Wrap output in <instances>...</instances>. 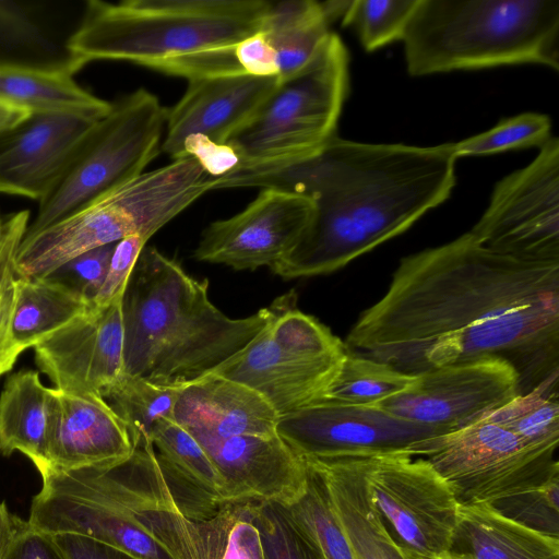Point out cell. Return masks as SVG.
Instances as JSON below:
<instances>
[{"mask_svg": "<svg viewBox=\"0 0 559 559\" xmlns=\"http://www.w3.org/2000/svg\"><path fill=\"white\" fill-rule=\"evenodd\" d=\"M251 504L246 503L230 527L221 559H264L260 534L252 520Z\"/></svg>", "mask_w": 559, "mask_h": 559, "instance_id": "44", "label": "cell"}, {"mask_svg": "<svg viewBox=\"0 0 559 559\" xmlns=\"http://www.w3.org/2000/svg\"><path fill=\"white\" fill-rule=\"evenodd\" d=\"M53 536L66 559H135L116 547L83 535L58 534Z\"/></svg>", "mask_w": 559, "mask_h": 559, "instance_id": "45", "label": "cell"}, {"mask_svg": "<svg viewBox=\"0 0 559 559\" xmlns=\"http://www.w3.org/2000/svg\"><path fill=\"white\" fill-rule=\"evenodd\" d=\"M322 2L292 0L272 4L259 31L274 52L278 79H284L314 55L331 33Z\"/></svg>", "mask_w": 559, "mask_h": 559, "instance_id": "28", "label": "cell"}, {"mask_svg": "<svg viewBox=\"0 0 559 559\" xmlns=\"http://www.w3.org/2000/svg\"><path fill=\"white\" fill-rule=\"evenodd\" d=\"M135 445L124 421L102 395L52 389L48 468L109 465L129 457Z\"/></svg>", "mask_w": 559, "mask_h": 559, "instance_id": "21", "label": "cell"}, {"mask_svg": "<svg viewBox=\"0 0 559 559\" xmlns=\"http://www.w3.org/2000/svg\"><path fill=\"white\" fill-rule=\"evenodd\" d=\"M484 247L526 261H559V140L506 176L469 230Z\"/></svg>", "mask_w": 559, "mask_h": 559, "instance_id": "13", "label": "cell"}, {"mask_svg": "<svg viewBox=\"0 0 559 559\" xmlns=\"http://www.w3.org/2000/svg\"><path fill=\"white\" fill-rule=\"evenodd\" d=\"M520 394L515 369L497 357L450 365L415 376L379 408L447 432L477 421Z\"/></svg>", "mask_w": 559, "mask_h": 559, "instance_id": "14", "label": "cell"}, {"mask_svg": "<svg viewBox=\"0 0 559 559\" xmlns=\"http://www.w3.org/2000/svg\"><path fill=\"white\" fill-rule=\"evenodd\" d=\"M145 243L146 241L136 235L116 242L104 282L93 300L94 307H107L122 299Z\"/></svg>", "mask_w": 559, "mask_h": 559, "instance_id": "42", "label": "cell"}, {"mask_svg": "<svg viewBox=\"0 0 559 559\" xmlns=\"http://www.w3.org/2000/svg\"><path fill=\"white\" fill-rule=\"evenodd\" d=\"M271 5L264 0H88L67 48L80 69L110 59L157 70L254 35Z\"/></svg>", "mask_w": 559, "mask_h": 559, "instance_id": "5", "label": "cell"}, {"mask_svg": "<svg viewBox=\"0 0 559 559\" xmlns=\"http://www.w3.org/2000/svg\"><path fill=\"white\" fill-rule=\"evenodd\" d=\"M179 388L122 373L102 396L124 421L138 443L141 438L151 441L156 429L175 421Z\"/></svg>", "mask_w": 559, "mask_h": 559, "instance_id": "32", "label": "cell"}, {"mask_svg": "<svg viewBox=\"0 0 559 559\" xmlns=\"http://www.w3.org/2000/svg\"><path fill=\"white\" fill-rule=\"evenodd\" d=\"M406 452L426 460L438 472L459 506L493 503L559 475L556 452L532 448L485 418L415 442Z\"/></svg>", "mask_w": 559, "mask_h": 559, "instance_id": "11", "label": "cell"}, {"mask_svg": "<svg viewBox=\"0 0 559 559\" xmlns=\"http://www.w3.org/2000/svg\"><path fill=\"white\" fill-rule=\"evenodd\" d=\"M277 435L302 459L406 451L447 431L415 424L376 405L317 402L280 416Z\"/></svg>", "mask_w": 559, "mask_h": 559, "instance_id": "15", "label": "cell"}, {"mask_svg": "<svg viewBox=\"0 0 559 559\" xmlns=\"http://www.w3.org/2000/svg\"><path fill=\"white\" fill-rule=\"evenodd\" d=\"M407 72L537 63L559 69L558 0H418L403 38Z\"/></svg>", "mask_w": 559, "mask_h": 559, "instance_id": "6", "label": "cell"}, {"mask_svg": "<svg viewBox=\"0 0 559 559\" xmlns=\"http://www.w3.org/2000/svg\"><path fill=\"white\" fill-rule=\"evenodd\" d=\"M39 474L41 488L28 519L33 526L51 535H83L135 559H221L246 506H227L205 521L186 516L152 442L143 438L122 461Z\"/></svg>", "mask_w": 559, "mask_h": 559, "instance_id": "3", "label": "cell"}, {"mask_svg": "<svg viewBox=\"0 0 559 559\" xmlns=\"http://www.w3.org/2000/svg\"><path fill=\"white\" fill-rule=\"evenodd\" d=\"M364 455L305 461L323 478L355 559H405L370 500Z\"/></svg>", "mask_w": 559, "mask_h": 559, "instance_id": "23", "label": "cell"}, {"mask_svg": "<svg viewBox=\"0 0 559 559\" xmlns=\"http://www.w3.org/2000/svg\"><path fill=\"white\" fill-rule=\"evenodd\" d=\"M166 116L158 98L144 88L111 103L109 111L82 140L60 178L38 201L24 237L143 174L162 147Z\"/></svg>", "mask_w": 559, "mask_h": 559, "instance_id": "10", "label": "cell"}, {"mask_svg": "<svg viewBox=\"0 0 559 559\" xmlns=\"http://www.w3.org/2000/svg\"><path fill=\"white\" fill-rule=\"evenodd\" d=\"M122 373L179 386L213 371L269 322L272 306L233 319L209 297V281L144 247L121 300Z\"/></svg>", "mask_w": 559, "mask_h": 559, "instance_id": "4", "label": "cell"}, {"mask_svg": "<svg viewBox=\"0 0 559 559\" xmlns=\"http://www.w3.org/2000/svg\"><path fill=\"white\" fill-rule=\"evenodd\" d=\"M251 514L260 534L264 559H323L284 507L252 502Z\"/></svg>", "mask_w": 559, "mask_h": 559, "instance_id": "38", "label": "cell"}, {"mask_svg": "<svg viewBox=\"0 0 559 559\" xmlns=\"http://www.w3.org/2000/svg\"><path fill=\"white\" fill-rule=\"evenodd\" d=\"M31 222L26 210L11 213L0 224V377L13 368L22 354L11 324L15 295V255Z\"/></svg>", "mask_w": 559, "mask_h": 559, "instance_id": "35", "label": "cell"}, {"mask_svg": "<svg viewBox=\"0 0 559 559\" xmlns=\"http://www.w3.org/2000/svg\"><path fill=\"white\" fill-rule=\"evenodd\" d=\"M453 143L370 144L333 136L295 159L239 167L212 190L273 188L306 197L310 223L271 271L284 280L332 273L408 229L455 186Z\"/></svg>", "mask_w": 559, "mask_h": 559, "instance_id": "2", "label": "cell"}, {"mask_svg": "<svg viewBox=\"0 0 559 559\" xmlns=\"http://www.w3.org/2000/svg\"><path fill=\"white\" fill-rule=\"evenodd\" d=\"M36 11L26 2L0 0V64L78 72L67 46L51 39Z\"/></svg>", "mask_w": 559, "mask_h": 559, "instance_id": "30", "label": "cell"}, {"mask_svg": "<svg viewBox=\"0 0 559 559\" xmlns=\"http://www.w3.org/2000/svg\"><path fill=\"white\" fill-rule=\"evenodd\" d=\"M92 305L46 278L16 277L12 336L21 349L43 340L86 312Z\"/></svg>", "mask_w": 559, "mask_h": 559, "instance_id": "29", "label": "cell"}, {"mask_svg": "<svg viewBox=\"0 0 559 559\" xmlns=\"http://www.w3.org/2000/svg\"><path fill=\"white\" fill-rule=\"evenodd\" d=\"M344 345L412 376L501 358L525 394L559 379V261L500 254L469 231L406 255Z\"/></svg>", "mask_w": 559, "mask_h": 559, "instance_id": "1", "label": "cell"}, {"mask_svg": "<svg viewBox=\"0 0 559 559\" xmlns=\"http://www.w3.org/2000/svg\"><path fill=\"white\" fill-rule=\"evenodd\" d=\"M99 119L33 112L0 133V193L41 200Z\"/></svg>", "mask_w": 559, "mask_h": 559, "instance_id": "19", "label": "cell"}, {"mask_svg": "<svg viewBox=\"0 0 559 559\" xmlns=\"http://www.w3.org/2000/svg\"><path fill=\"white\" fill-rule=\"evenodd\" d=\"M183 156L194 157L213 178L234 171L240 164L230 145L212 142L202 134H192L185 140L180 157Z\"/></svg>", "mask_w": 559, "mask_h": 559, "instance_id": "43", "label": "cell"}, {"mask_svg": "<svg viewBox=\"0 0 559 559\" xmlns=\"http://www.w3.org/2000/svg\"><path fill=\"white\" fill-rule=\"evenodd\" d=\"M490 504L522 525L559 538V475L533 490Z\"/></svg>", "mask_w": 559, "mask_h": 559, "instance_id": "39", "label": "cell"}, {"mask_svg": "<svg viewBox=\"0 0 559 559\" xmlns=\"http://www.w3.org/2000/svg\"><path fill=\"white\" fill-rule=\"evenodd\" d=\"M64 69L0 64V102L33 112H66L100 119L111 103L100 99Z\"/></svg>", "mask_w": 559, "mask_h": 559, "instance_id": "27", "label": "cell"}, {"mask_svg": "<svg viewBox=\"0 0 559 559\" xmlns=\"http://www.w3.org/2000/svg\"><path fill=\"white\" fill-rule=\"evenodd\" d=\"M418 0H354L343 25L355 29L367 51L403 40Z\"/></svg>", "mask_w": 559, "mask_h": 559, "instance_id": "36", "label": "cell"}, {"mask_svg": "<svg viewBox=\"0 0 559 559\" xmlns=\"http://www.w3.org/2000/svg\"><path fill=\"white\" fill-rule=\"evenodd\" d=\"M0 559H66L55 536L33 526L0 502Z\"/></svg>", "mask_w": 559, "mask_h": 559, "instance_id": "40", "label": "cell"}, {"mask_svg": "<svg viewBox=\"0 0 559 559\" xmlns=\"http://www.w3.org/2000/svg\"><path fill=\"white\" fill-rule=\"evenodd\" d=\"M216 466L227 506L288 507L305 492L308 466L278 435L211 438L193 435Z\"/></svg>", "mask_w": 559, "mask_h": 559, "instance_id": "18", "label": "cell"}, {"mask_svg": "<svg viewBox=\"0 0 559 559\" xmlns=\"http://www.w3.org/2000/svg\"><path fill=\"white\" fill-rule=\"evenodd\" d=\"M307 466L306 490L294 503L284 507L286 513L314 544L323 559H355L323 478L310 465Z\"/></svg>", "mask_w": 559, "mask_h": 559, "instance_id": "34", "label": "cell"}, {"mask_svg": "<svg viewBox=\"0 0 559 559\" xmlns=\"http://www.w3.org/2000/svg\"><path fill=\"white\" fill-rule=\"evenodd\" d=\"M551 138V121L548 116L525 112L507 118L493 128L453 143L455 156H476L511 150L540 147Z\"/></svg>", "mask_w": 559, "mask_h": 559, "instance_id": "37", "label": "cell"}, {"mask_svg": "<svg viewBox=\"0 0 559 559\" xmlns=\"http://www.w3.org/2000/svg\"><path fill=\"white\" fill-rule=\"evenodd\" d=\"M414 379L415 376L388 364L346 350L334 379L318 402L374 405L404 391Z\"/></svg>", "mask_w": 559, "mask_h": 559, "instance_id": "33", "label": "cell"}, {"mask_svg": "<svg viewBox=\"0 0 559 559\" xmlns=\"http://www.w3.org/2000/svg\"><path fill=\"white\" fill-rule=\"evenodd\" d=\"M278 418L257 391L214 372L180 385L174 412L176 424L211 438L272 436Z\"/></svg>", "mask_w": 559, "mask_h": 559, "instance_id": "22", "label": "cell"}, {"mask_svg": "<svg viewBox=\"0 0 559 559\" xmlns=\"http://www.w3.org/2000/svg\"><path fill=\"white\" fill-rule=\"evenodd\" d=\"M348 91V53L330 33L310 60L280 79L252 118L226 144L239 167L306 156L333 136Z\"/></svg>", "mask_w": 559, "mask_h": 559, "instance_id": "8", "label": "cell"}, {"mask_svg": "<svg viewBox=\"0 0 559 559\" xmlns=\"http://www.w3.org/2000/svg\"><path fill=\"white\" fill-rule=\"evenodd\" d=\"M115 245L84 252L43 278L67 288L93 306V300L104 282Z\"/></svg>", "mask_w": 559, "mask_h": 559, "instance_id": "41", "label": "cell"}, {"mask_svg": "<svg viewBox=\"0 0 559 559\" xmlns=\"http://www.w3.org/2000/svg\"><path fill=\"white\" fill-rule=\"evenodd\" d=\"M212 176L191 156L127 181L45 229L24 237L15 255L19 277L43 278L78 255L157 230L212 190Z\"/></svg>", "mask_w": 559, "mask_h": 559, "instance_id": "7", "label": "cell"}, {"mask_svg": "<svg viewBox=\"0 0 559 559\" xmlns=\"http://www.w3.org/2000/svg\"><path fill=\"white\" fill-rule=\"evenodd\" d=\"M271 306L265 326L211 372L253 389L283 416L322 397L346 349L328 326L296 307L294 292Z\"/></svg>", "mask_w": 559, "mask_h": 559, "instance_id": "9", "label": "cell"}, {"mask_svg": "<svg viewBox=\"0 0 559 559\" xmlns=\"http://www.w3.org/2000/svg\"><path fill=\"white\" fill-rule=\"evenodd\" d=\"M52 388L45 386L38 372L12 373L0 393V454L19 451L39 473L48 468Z\"/></svg>", "mask_w": 559, "mask_h": 559, "instance_id": "26", "label": "cell"}, {"mask_svg": "<svg viewBox=\"0 0 559 559\" xmlns=\"http://www.w3.org/2000/svg\"><path fill=\"white\" fill-rule=\"evenodd\" d=\"M1 219H2V217L0 216V224H1Z\"/></svg>", "mask_w": 559, "mask_h": 559, "instance_id": "48", "label": "cell"}, {"mask_svg": "<svg viewBox=\"0 0 559 559\" xmlns=\"http://www.w3.org/2000/svg\"><path fill=\"white\" fill-rule=\"evenodd\" d=\"M151 442L164 477L186 516L205 521L227 507L222 477L190 431L169 421L155 430Z\"/></svg>", "mask_w": 559, "mask_h": 559, "instance_id": "24", "label": "cell"}, {"mask_svg": "<svg viewBox=\"0 0 559 559\" xmlns=\"http://www.w3.org/2000/svg\"><path fill=\"white\" fill-rule=\"evenodd\" d=\"M447 557L559 559V538L504 516L490 503L459 506L456 526Z\"/></svg>", "mask_w": 559, "mask_h": 559, "instance_id": "25", "label": "cell"}, {"mask_svg": "<svg viewBox=\"0 0 559 559\" xmlns=\"http://www.w3.org/2000/svg\"><path fill=\"white\" fill-rule=\"evenodd\" d=\"M559 379L519 394L483 418L498 424L527 445L556 452L559 443Z\"/></svg>", "mask_w": 559, "mask_h": 559, "instance_id": "31", "label": "cell"}, {"mask_svg": "<svg viewBox=\"0 0 559 559\" xmlns=\"http://www.w3.org/2000/svg\"><path fill=\"white\" fill-rule=\"evenodd\" d=\"M278 80L251 74L189 80L182 97L167 110L162 151L173 159L180 158L182 144L192 134L226 144L252 118Z\"/></svg>", "mask_w": 559, "mask_h": 559, "instance_id": "20", "label": "cell"}, {"mask_svg": "<svg viewBox=\"0 0 559 559\" xmlns=\"http://www.w3.org/2000/svg\"><path fill=\"white\" fill-rule=\"evenodd\" d=\"M121 300L107 307L92 306L33 347L37 367L55 389L103 395L120 378L123 369Z\"/></svg>", "mask_w": 559, "mask_h": 559, "instance_id": "17", "label": "cell"}, {"mask_svg": "<svg viewBox=\"0 0 559 559\" xmlns=\"http://www.w3.org/2000/svg\"><path fill=\"white\" fill-rule=\"evenodd\" d=\"M370 500L405 559H443L459 503L438 472L406 451L365 454Z\"/></svg>", "mask_w": 559, "mask_h": 559, "instance_id": "12", "label": "cell"}, {"mask_svg": "<svg viewBox=\"0 0 559 559\" xmlns=\"http://www.w3.org/2000/svg\"><path fill=\"white\" fill-rule=\"evenodd\" d=\"M443 559H453V558H448V557H447V558H443Z\"/></svg>", "mask_w": 559, "mask_h": 559, "instance_id": "47", "label": "cell"}, {"mask_svg": "<svg viewBox=\"0 0 559 559\" xmlns=\"http://www.w3.org/2000/svg\"><path fill=\"white\" fill-rule=\"evenodd\" d=\"M311 215L312 203L306 197L262 188L240 213L209 225L193 255L237 271L272 269L298 245Z\"/></svg>", "mask_w": 559, "mask_h": 559, "instance_id": "16", "label": "cell"}, {"mask_svg": "<svg viewBox=\"0 0 559 559\" xmlns=\"http://www.w3.org/2000/svg\"><path fill=\"white\" fill-rule=\"evenodd\" d=\"M31 112L0 102V133L24 120Z\"/></svg>", "mask_w": 559, "mask_h": 559, "instance_id": "46", "label": "cell"}]
</instances>
